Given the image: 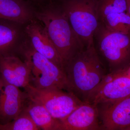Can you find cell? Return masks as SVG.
I'll return each mask as SVG.
<instances>
[{"label":"cell","mask_w":130,"mask_h":130,"mask_svg":"<svg viewBox=\"0 0 130 130\" xmlns=\"http://www.w3.org/2000/svg\"><path fill=\"white\" fill-rule=\"evenodd\" d=\"M120 71L123 72L125 74H126V75H128V76L130 77V64L125 68L124 69L120 70Z\"/></svg>","instance_id":"d6986e66"},{"label":"cell","mask_w":130,"mask_h":130,"mask_svg":"<svg viewBox=\"0 0 130 130\" xmlns=\"http://www.w3.org/2000/svg\"><path fill=\"white\" fill-rule=\"evenodd\" d=\"M59 121L57 130H101L97 105L91 103H83Z\"/></svg>","instance_id":"9c48e42d"},{"label":"cell","mask_w":130,"mask_h":130,"mask_svg":"<svg viewBox=\"0 0 130 130\" xmlns=\"http://www.w3.org/2000/svg\"><path fill=\"white\" fill-rule=\"evenodd\" d=\"M0 19L24 24L32 20V14L23 0H0Z\"/></svg>","instance_id":"5bb4252c"},{"label":"cell","mask_w":130,"mask_h":130,"mask_svg":"<svg viewBox=\"0 0 130 130\" xmlns=\"http://www.w3.org/2000/svg\"><path fill=\"white\" fill-rule=\"evenodd\" d=\"M30 116L23 110L16 118L4 124H0V130H39Z\"/></svg>","instance_id":"e0dca14e"},{"label":"cell","mask_w":130,"mask_h":130,"mask_svg":"<svg viewBox=\"0 0 130 130\" xmlns=\"http://www.w3.org/2000/svg\"><path fill=\"white\" fill-rule=\"evenodd\" d=\"M19 53L30 68L29 84L38 89H59L67 91L64 70L36 51L29 42L21 44Z\"/></svg>","instance_id":"3957f363"},{"label":"cell","mask_w":130,"mask_h":130,"mask_svg":"<svg viewBox=\"0 0 130 130\" xmlns=\"http://www.w3.org/2000/svg\"><path fill=\"white\" fill-rule=\"evenodd\" d=\"M3 82V79L0 73V93H1V89L2 85Z\"/></svg>","instance_id":"44dd1931"},{"label":"cell","mask_w":130,"mask_h":130,"mask_svg":"<svg viewBox=\"0 0 130 130\" xmlns=\"http://www.w3.org/2000/svg\"><path fill=\"white\" fill-rule=\"evenodd\" d=\"M98 0H70L63 12L77 36L85 46L94 44L99 27Z\"/></svg>","instance_id":"277c9868"},{"label":"cell","mask_w":130,"mask_h":130,"mask_svg":"<svg viewBox=\"0 0 130 130\" xmlns=\"http://www.w3.org/2000/svg\"><path fill=\"white\" fill-rule=\"evenodd\" d=\"M24 89L28 97L44 106L59 120L67 117L84 102L71 92L63 90L38 89L30 84Z\"/></svg>","instance_id":"8992f818"},{"label":"cell","mask_w":130,"mask_h":130,"mask_svg":"<svg viewBox=\"0 0 130 130\" xmlns=\"http://www.w3.org/2000/svg\"><path fill=\"white\" fill-rule=\"evenodd\" d=\"M19 88L3 79L0 93V124L14 120L23 111L28 96Z\"/></svg>","instance_id":"30bf717a"},{"label":"cell","mask_w":130,"mask_h":130,"mask_svg":"<svg viewBox=\"0 0 130 130\" xmlns=\"http://www.w3.org/2000/svg\"><path fill=\"white\" fill-rule=\"evenodd\" d=\"M23 110L29 115L40 129L57 130L59 120L54 118L44 106L28 96Z\"/></svg>","instance_id":"9a60e30c"},{"label":"cell","mask_w":130,"mask_h":130,"mask_svg":"<svg viewBox=\"0 0 130 130\" xmlns=\"http://www.w3.org/2000/svg\"><path fill=\"white\" fill-rule=\"evenodd\" d=\"M98 8L100 18L109 14L126 12V0H98Z\"/></svg>","instance_id":"ac0fdd59"},{"label":"cell","mask_w":130,"mask_h":130,"mask_svg":"<svg viewBox=\"0 0 130 130\" xmlns=\"http://www.w3.org/2000/svg\"><path fill=\"white\" fill-rule=\"evenodd\" d=\"M95 35L109 73L120 71L130 64V34L112 31L100 24Z\"/></svg>","instance_id":"5b68a950"},{"label":"cell","mask_w":130,"mask_h":130,"mask_svg":"<svg viewBox=\"0 0 130 130\" xmlns=\"http://www.w3.org/2000/svg\"><path fill=\"white\" fill-rule=\"evenodd\" d=\"M0 73L5 82L19 88H24L29 84V67L17 56L0 57Z\"/></svg>","instance_id":"7c38bea8"},{"label":"cell","mask_w":130,"mask_h":130,"mask_svg":"<svg viewBox=\"0 0 130 130\" xmlns=\"http://www.w3.org/2000/svg\"><path fill=\"white\" fill-rule=\"evenodd\" d=\"M19 24L0 19V57L16 56L19 53Z\"/></svg>","instance_id":"4fadbf2b"},{"label":"cell","mask_w":130,"mask_h":130,"mask_svg":"<svg viewBox=\"0 0 130 130\" xmlns=\"http://www.w3.org/2000/svg\"><path fill=\"white\" fill-rule=\"evenodd\" d=\"M130 96V77L121 71L106 74L90 95L88 102L97 105Z\"/></svg>","instance_id":"52a82bcc"},{"label":"cell","mask_w":130,"mask_h":130,"mask_svg":"<svg viewBox=\"0 0 130 130\" xmlns=\"http://www.w3.org/2000/svg\"><path fill=\"white\" fill-rule=\"evenodd\" d=\"M127 9L126 12L130 16V0H126Z\"/></svg>","instance_id":"ffe728a7"},{"label":"cell","mask_w":130,"mask_h":130,"mask_svg":"<svg viewBox=\"0 0 130 130\" xmlns=\"http://www.w3.org/2000/svg\"><path fill=\"white\" fill-rule=\"evenodd\" d=\"M41 23L33 19L28 23L25 32L29 38V42L36 51L64 70L63 60Z\"/></svg>","instance_id":"8fae6325"},{"label":"cell","mask_w":130,"mask_h":130,"mask_svg":"<svg viewBox=\"0 0 130 130\" xmlns=\"http://www.w3.org/2000/svg\"><path fill=\"white\" fill-rule=\"evenodd\" d=\"M101 20L102 24L109 30L130 34V16L126 12L109 14Z\"/></svg>","instance_id":"2e32d148"},{"label":"cell","mask_w":130,"mask_h":130,"mask_svg":"<svg viewBox=\"0 0 130 130\" xmlns=\"http://www.w3.org/2000/svg\"><path fill=\"white\" fill-rule=\"evenodd\" d=\"M36 16L45 27L64 66L85 47L73 29L64 12L48 8L38 13Z\"/></svg>","instance_id":"7a4b0ae2"},{"label":"cell","mask_w":130,"mask_h":130,"mask_svg":"<svg viewBox=\"0 0 130 130\" xmlns=\"http://www.w3.org/2000/svg\"><path fill=\"white\" fill-rule=\"evenodd\" d=\"M67 91L84 102H88L91 94L107 74L94 45L85 47L64 67Z\"/></svg>","instance_id":"6da1fadb"},{"label":"cell","mask_w":130,"mask_h":130,"mask_svg":"<svg viewBox=\"0 0 130 130\" xmlns=\"http://www.w3.org/2000/svg\"><path fill=\"white\" fill-rule=\"evenodd\" d=\"M97 106L101 130L130 129V96Z\"/></svg>","instance_id":"ba28073f"}]
</instances>
